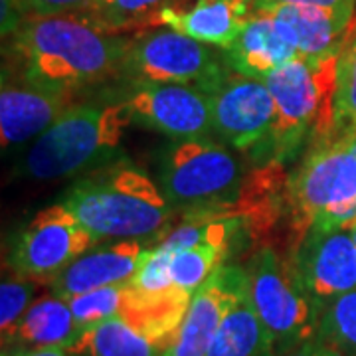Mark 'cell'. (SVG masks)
Wrapping results in <instances>:
<instances>
[{
  "instance_id": "1",
  "label": "cell",
  "mask_w": 356,
  "mask_h": 356,
  "mask_svg": "<svg viewBox=\"0 0 356 356\" xmlns=\"http://www.w3.org/2000/svg\"><path fill=\"white\" fill-rule=\"evenodd\" d=\"M24 77L76 89L121 74L131 38L107 34L76 14L26 18L14 32Z\"/></svg>"
},
{
  "instance_id": "2",
  "label": "cell",
  "mask_w": 356,
  "mask_h": 356,
  "mask_svg": "<svg viewBox=\"0 0 356 356\" xmlns=\"http://www.w3.org/2000/svg\"><path fill=\"white\" fill-rule=\"evenodd\" d=\"M64 204L97 242L161 234L175 212L153 180L131 166H113L79 180Z\"/></svg>"
},
{
  "instance_id": "3",
  "label": "cell",
  "mask_w": 356,
  "mask_h": 356,
  "mask_svg": "<svg viewBox=\"0 0 356 356\" xmlns=\"http://www.w3.org/2000/svg\"><path fill=\"white\" fill-rule=\"evenodd\" d=\"M339 54L297 58L261 79L275 102L269 140L275 163L293 159L309 140L317 147L331 137Z\"/></svg>"
},
{
  "instance_id": "4",
  "label": "cell",
  "mask_w": 356,
  "mask_h": 356,
  "mask_svg": "<svg viewBox=\"0 0 356 356\" xmlns=\"http://www.w3.org/2000/svg\"><path fill=\"white\" fill-rule=\"evenodd\" d=\"M131 123L125 102L74 105L34 140L22 168L36 180L76 175L113 153Z\"/></svg>"
},
{
  "instance_id": "5",
  "label": "cell",
  "mask_w": 356,
  "mask_h": 356,
  "mask_svg": "<svg viewBox=\"0 0 356 356\" xmlns=\"http://www.w3.org/2000/svg\"><path fill=\"white\" fill-rule=\"evenodd\" d=\"M295 243L309 229L346 228L356 220V153L344 139L325 140L307 154L287 186Z\"/></svg>"
},
{
  "instance_id": "6",
  "label": "cell",
  "mask_w": 356,
  "mask_h": 356,
  "mask_svg": "<svg viewBox=\"0 0 356 356\" xmlns=\"http://www.w3.org/2000/svg\"><path fill=\"white\" fill-rule=\"evenodd\" d=\"M243 168L226 147L208 137L184 139L166 154L161 191L172 208L198 210L191 218L216 220L242 192Z\"/></svg>"
},
{
  "instance_id": "7",
  "label": "cell",
  "mask_w": 356,
  "mask_h": 356,
  "mask_svg": "<svg viewBox=\"0 0 356 356\" xmlns=\"http://www.w3.org/2000/svg\"><path fill=\"white\" fill-rule=\"evenodd\" d=\"M248 297L273 343L275 356L317 337L318 307L305 291L291 259L259 248L245 267Z\"/></svg>"
},
{
  "instance_id": "8",
  "label": "cell",
  "mask_w": 356,
  "mask_h": 356,
  "mask_svg": "<svg viewBox=\"0 0 356 356\" xmlns=\"http://www.w3.org/2000/svg\"><path fill=\"white\" fill-rule=\"evenodd\" d=\"M226 58L177 30L131 38L121 74L139 83H180L210 93L229 72Z\"/></svg>"
},
{
  "instance_id": "9",
  "label": "cell",
  "mask_w": 356,
  "mask_h": 356,
  "mask_svg": "<svg viewBox=\"0 0 356 356\" xmlns=\"http://www.w3.org/2000/svg\"><path fill=\"white\" fill-rule=\"evenodd\" d=\"M95 243L97 238L67 210L64 202L54 204L38 212L20 234L10 266L22 277L50 283Z\"/></svg>"
},
{
  "instance_id": "10",
  "label": "cell",
  "mask_w": 356,
  "mask_h": 356,
  "mask_svg": "<svg viewBox=\"0 0 356 356\" xmlns=\"http://www.w3.org/2000/svg\"><path fill=\"white\" fill-rule=\"evenodd\" d=\"M212 129L226 145L252 151L271 140L275 102L261 79L232 72L210 93Z\"/></svg>"
},
{
  "instance_id": "11",
  "label": "cell",
  "mask_w": 356,
  "mask_h": 356,
  "mask_svg": "<svg viewBox=\"0 0 356 356\" xmlns=\"http://www.w3.org/2000/svg\"><path fill=\"white\" fill-rule=\"evenodd\" d=\"M289 259L318 311L339 295L356 289V243L348 226L309 229Z\"/></svg>"
},
{
  "instance_id": "12",
  "label": "cell",
  "mask_w": 356,
  "mask_h": 356,
  "mask_svg": "<svg viewBox=\"0 0 356 356\" xmlns=\"http://www.w3.org/2000/svg\"><path fill=\"white\" fill-rule=\"evenodd\" d=\"M135 123L172 139H202L214 133L210 95L180 83H139L127 102Z\"/></svg>"
},
{
  "instance_id": "13",
  "label": "cell",
  "mask_w": 356,
  "mask_h": 356,
  "mask_svg": "<svg viewBox=\"0 0 356 356\" xmlns=\"http://www.w3.org/2000/svg\"><path fill=\"white\" fill-rule=\"evenodd\" d=\"M248 291L243 267L222 266L192 295L188 311L175 339L161 356H206L222 321Z\"/></svg>"
},
{
  "instance_id": "14",
  "label": "cell",
  "mask_w": 356,
  "mask_h": 356,
  "mask_svg": "<svg viewBox=\"0 0 356 356\" xmlns=\"http://www.w3.org/2000/svg\"><path fill=\"white\" fill-rule=\"evenodd\" d=\"M70 107H74V89L36 83L26 77L20 83H4L0 93L2 147L38 139Z\"/></svg>"
},
{
  "instance_id": "15",
  "label": "cell",
  "mask_w": 356,
  "mask_h": 356,
  "mask_svg": "<svg viewBox=\"0 0 356 356\" xmlns=\"http://www.w3.org/2000/svg\"><path fill=\"white\" fill-rule=\"evenodd\" d=\"M153 250L143 240H119L105 248L89 250L50 281L51 293L67 301L81 293L129 283Z\"/></svg>"
},
{
  "instance_id": "16",
  "label": "cell",
  "mask_w": 356,
  "mask_h": 356,
  "mask_svg": "<svg viewBox=\"0 0 356 356\" xmlns=\"http://www.w3.org/2000/svg\"><path fill=\"white\" fill-rule=\"evenodd\" d=\"M252 13L254 0H194L186 8L168 4L159 14V24L206 46L229 50Z\"/></svg>"
},
{
  "instance_id": "17",
  "label": "cell",
  "mask_w": 356,
  "mask_h": 356,
  "mask_svg": "<svg viewBox=\"0 0 356 356\" xmlns=\"http://www.w3.org/2000/svg\"><path fill=\"white\" fill-rule=\"evenodd\" d=\"M224 51L232 72L255 79H264L283 64L301 58L280 20L266 10H254L234 46Z\"/></svg>"
},
{
  "instance_id": "18",
  "label": "cell",
  "mask_w": 356,
  "mask_h": 356,
  "mask_svg": "<svg viewBox=\"0 0 356 356\" xmlns=\"http://www.w3.org/2000/svg\"><path fill=\"white\" fill-rule=\"evenodd\" d=\"M254 10L273 14L301 58H325L339 54L356 20V16L353 18L303 4H273Z\"/></svg>"
},
{
  "instance_id": "19",
  "label": "cell",
  "mask_w": 356,
  "mask_h": 356,
  "mask_svg": "<svg viewBox=\"0 0 356 356\" xmlns=\"http://www.w3.org/2000/svg\"><path fill=\"white\" fill-rule=\"evenodd\" d=\"M191 301V293L178 285L165 291H139L127 283L121 318L165 350L180 329Z\"/></svg>"
},
{
  "instance_id": "20",
  "label": "cell",
  "mask_w": 356,
  "mask_h": 356,
  "mask_svg": "<svg viewBox=\"0 0 356 356\" xmlns=\"http://www.w3.org/2000/svg\"><path fill=\"white\" fill-rule=\"evenodd\" d=\"M79 334L81 329L77 327L70 303L51 293L32 301L8 343H18L22 350L67 348Z\"/></svg>"
},
{
  "instance_id": "21",
  "label": "cell",
  "mask_w": 356,
  "mask_h": 356,
  "mask_svg": "<svg viewBox=\"0 0 356 356\" xmlns=\"http://www.w3.org/2000/svg\"><path fill=\"white\" fill-rule=\"evenodd\" d=\"M206 356H275L273 343L257 317L248 291L222 321Z\"/></svg>"
},
{
  "instance_id": "22",
  "label": "cell",
  "mask_w": 356,
  "mask_h": 356,
  "mask_svg": "<svg viewBox=\"0 0 356 356\" xmlns=\"http://www.w3.org/2000/svg\"><path fill=\"white\" fill-rule=\"evenodd\" d=\"M72 356H161L163 348L121 317L83 329L76 343L65 348Z\"/></svg>"
},
{
  "instance_id": "23",
  "label": "cell",
  "mask_w": 356,
  "mask_h": 356,
  "mask_svg": "<svg viewBox=\"0 0 356 356\" xmlns=\"http://www.w3.org/2000/svg\"><path fill=\"white\" fill-rule=\"evenodd\" d=\"M170 0H93L76 13L81 20L107 34H123L139 26L159 24V14Z\"/></svg>"
},
{
  "instance_id": "24",
  "label": "cell",
  "mask_w": 356,
  "mask_h": 356,
  "mask_svg": "<svg viewBox=\"0 0 356 356\" xmlns=\"http://www.w3.org/2000/svg\"><path fill=\"white\" fill-rule=\"evenodd\" d=\"M228 248L229 242H206L196 248L170 252L168 271L175 285L194 295L216 273L218 267L224 266Z\"/></svg>"
},
{
  "instance_id": "25",
  "label": "cell",
  "mask_w": 356,
  "mask_h": 356,
  "mask_svg": "<svg viewBox=\"0 0 356 356\" xmlns=\"http://www.w3.org/2000/svg\"><path fill=\"white\" fill-rule=\"evenodd\" d=\"M356 131V20L339 54L337 91L329 140L344 139Z\"/></svg>"
},
{
  "instance_id": "26",
  "label": "cell",
  "mask_w": 356,
  "mask_h": 356,
  "mask_svg": "<svg viewBox=\"0 0 356 356\" xmlns=\"http://www.w3.org/2000/svg\"><path fill=\"white\" fill-rule=\"evenodd\" d=\"M317 337L356 356V289L339 295L318 311Z\"/></svg>"
},
{
  "instance_id": "27",
  "label": "cell",
  "mask_w": 356,
  "mask_h": 356,
  "mask_svg": "<svg viewBox=\"0 0 356 356\" xmlns=\"http://www.w3.org/2000/svg\"><path fill=\"white\" fill-rule=\"evenodd\" d=\"M125 295H127V283L81 293V295L67 299V303L76 317L77 327L83 331V329H89L103 321L121 317Z\"/></svg>"
},
{
  "instance_id": "28",
  "label": "cell",
  "mask_w": 356,
  "mask_h": 356,
  "mask_svg": "<svg viewBox=\"0 0 356 356\" xmlns=\"http://www.w3.org/2000/svg\"><path fill=\"white\" fill-rule=\"evenodd\" d=\"M32 293L34 285L32 280L22 277L16 273V277H8L2 281L0 287V329H2V343L6 344L13 339L14 331L24 317L28 307L32 305Z\"/></svg>"
},
{
  "instance_id": "29",
  "label": "cell",
  "mask_w": 356,
  "mask_h": 356,
  "mask_svg": "<svg viewBox=\"0 0 356 356\" xmlns=\"http://www.w3.org/2000/svg\"><path fill=\"white\" fill-rule=\"evenodd\" d=\"M93 0H28V8L34 16H58L86 10Z\"/></svg>"
},
{
  "instance_id": "30",
  "label": "cell",
  "mask_w": 356,
  "mask_h": 356,
  "mask_svg": "<svg viewBox=\"0 0 356 356\" xmlns=\"http://www.w3.org/2000/svg\"><path fill=\"white\" fill-rule=\"evenodd\" d=\"M273 4H303V6H318L344 16H356V0H254V8L273 6Z\"/></svg>"
},
{
  "instance_id": "31",
  "label": "cell",
  "mask_w": 356,
  "mask_h": 356,
  "mask_svg": "<svg viewBox=\"0 0 356 356\" xmlns=\"http://www.w3.org/2000/svg\"><path fill=\"white\" fill-rule=\"evenodd\" d=\"M277 356H346L343 350H339L337 346H332L331 343L318 339V337H313L309 339L305 343L297 344L293 346L289 350L281 353Z\"/></svg>"
},
{
  "instance_id": "32",
  "label": "cell",
  "mask_w": 356,
  "mask_h": 356,
  "mask_svg": "<svg viewBox=\"0 0 356 356\" xmlns=\"http://www.w3.org/2000/svg\"><path fill=\"white\" fill-rule=\"evenodd\" d=\"M28 0H2V34L16 32L24 22Z\"/></svg>"
},
{
  "instance_id": "33",
  "label": "cell",
  "mask_w": 356,
  "mask_h": 356,
  "mask_svg": "<svg viewBox=\"0 0 356 356\" xmlns=\"http://www.w3.org/2000/svg\"><path fill=\"white\" fill-rule=\"evenodd\" d=\"M14 356H72L65 348H34V350H20Z\"/></svg>"
},
{
  "instance_id": "34",
  "label": "cell",
  "mask_w": 356,
  "mask_h": 356,
  "mask_svg": "<svg viewBox=\"0 0 356 356\" xmlns=\"http://www.w3.org/2000/svg\"><path fill=\"white\" fill-rule=\"evenodd\" d=\"M344 140L348 143V147H350V149H353V151H355V153H356V131H355V133H353V135L344 137Z\"/></svg>"
},
{
  "instance_id": "35",
  "label": "cell",
  "mask_w": 356,
  "mask_h": 356,
  "mask_svg": "<svg viewBox=\"0 0 356 356\" xmlns=\"http://www.w3.org/2000/svg\"><path fill=\"white\" fill-rule=\"evenodd\" d=\"M348 229H350V234H353V238H355V243H356V220L348 224Z\"/></svg>"
}]
</instances>
